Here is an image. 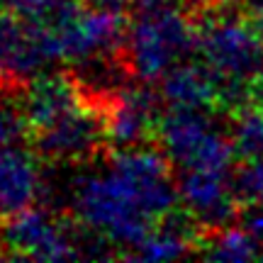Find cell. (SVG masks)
<instances>
[{
	"label": "cell",
	"mask_w": 263,
	"mask_h": 263,
	"mask_svg": "<svg viewBox=\"0 0 263 263\" xmlns=\"http://www.w3.org/2000/svg\"><path fill=\"white\" fill-rule=\"evenodd\" d=\"M239 224L244 227L246 232H251L263 244V200L261 202H251V205H241Z\"/></svg>",
	"instance_id": "17"
},
{
	"label": "cell",
	"mask_w": 263,
	"mask_h": 263,
	"mask_svg": "<svg viewBox=\"0 0 263 263\" xmlns=\"http://www.w3.org/2000/svg\"><path fill=\"white\" fill-rule=\"evenodd\" d=\"M197 254L210 261H263V244L244 227H224L205 234V246Z\"/></svg>",
	"instance_id": "13"
},
{
	"label": "cell",
	"mask_w": 263,
	"mask_h": 263,
	"mask_svg": "<svg viewBox=\"0 0 263 263\" xmlns=\"http://www.w3.org/2000/svg\"><path fill=\"white\" fill-rule=\"evenodd\" d=\"M232 141L236 149V159L263 156V110L246 105L232 115Z\"/></svg>",
	"instance_id": "15"
},
{
	"label": "cell",
	"mask_w": 263,
	"mask_h": 263,
	"mask_svg": "<svg viewBox=\"0 0 263 263\" xmlns=\"http://www.w3.org/2000/svg\"><path fill=\"white\" fill-rule=\"evenodd\" d=\"M200 5H205L207 10H224L232 8V5H239L241 0H197Z\"/></svg>",
	"instance_id": "21"
},
{
	"label": "cell",
	"mask_w": 263,
	"mask_h": 263,
	"mask_svg": "<svg viewBox=\"0 0 263 263\" xmlns=\"http://www.w3.org/2000/svg\"><path fill=\"white\" fill-rule=\"evenodd\" d=\"M37 156L49 161H85L107 141V103L85 100L42 132L29 134Z\"/></svg>",
	"instance_id": "5"
},
{
	"label": "cell",
	"mask_w": 263,
	"mask_h": 263,
	"mask_svg": "<svg viewBox=\"0 0 263 263\" xmlns=\"http://www.w3.org/2000/svg\"><path fill=\"white\" fill-rule=\"evenodd\" d=\"M161 93L151 90L149 85L139 88H124L107 103V141L117 149L139 146L156 134L159 124Z\"/></svg>",
	"instance_id": "8"
},
{
	"label": "cell",
	"mask_w": 263,
	"mask_h": 263,
	"mask_svg": "<svg viewBox=\"0 0 263 263\" xmlns=\"http://www.w3.org/2000/svg\"><path fill=\"white\" fill-rule=\"evenodd\" d=\"M127 57L139 81H161L171 68L197 49V29L180 10L159 8L139 12L127 29Z\"/></svg>",
	"instance_id": "2"
},
{
	"label": "cell",
	"mask_w": 263,
	"mask_h": 263,
	"mask_svg": "<svg viewBox=\"0 0 263 263\" xmlns=\"http://www.w3.org/2000/svg\"><path fill=\"white\" fill-rule=\"evenodd\" d=\"M3 78H8V76H5V68H3V61H0V81Z\"/></svg>",
	"instance_id": "23"
},
{
	"label": "cell",
	"mask_w": 263,
	"mask_h": 263,
	"mask_svg": "<svg viewBox=\"0 0 263 263\" xmlns=\"http://www.w3.org/2000/svg\"><path fill=\"white\" fill-rule=\"evenodd\" d=\"M232 193L239 205H251L263 200V156L241 159V163L229 173Z\"/></svg>",
	"instance_id": "16"
},
{
	"label": "cell",
	"mask_w": 263,
	"mask_h": 263,
	"mask_svg": "<svg viewBox=\"0 0 263 263\" xmlns=\"http://www.w3.org/2000/svg\"><path fill=\"white\" fill-rule=\"evenodd\" d=\"M251 105L263 110V73L251 81Z\"/></svg>",
	"instance_id": "18"
},
{
	"label": "cell",
	"mask_w": 263,
	"mask_h": 263,
	"mask_svg": "<svg viewBox=\"0 0 263 263\" xmlns=\"http://www.w3.org/2000/svg\"><path fill=\"white\" fill-rule=\"evenodd\" d=\"M161 98L168 107L217 110L219 76L205 61H180L161 78Z\"/></svg>",
	"instance_id": "11"
},
{
	"label": "cell",
	"mask_w": 263,
	"mask_h": 263,
	"mask_svg": "<svg viewBox=\"0 0 263 263\" xmlns=\"http://www.w3.org/2000/svg\"><path fill=\"white\" fill-rule=\"evenodd\" d=\"M215 129V120L205 112V107H168L156 124L154 139L176 166L188 168Z\"/></svg>",
	"instance_id": "10"
},
{
	"label": "cell",
	"mask_w": 263,
	"mask_h": 263,
	"mask_svg": "<svg viewBox=\"0 0 263 263\" xmlns=\"http://www.w3.org/2000/svg\"><path fill=\"white\" fill-rule=\"evenodd\" d=\"M42 193V173L37 161L25 149L5 146L0 149V212L10 215L34 205Z\"/></svg>",
	"instance_id": "12"
},
{
	"label": "cell",
	"mask_w": 263,
	"mask_h": 263,
	"mask_svg": "<svg viewBox=\"0 0 263 263\" xmlns=\"http://www.w3.org/2000/svg\"><path fill=\"white\" fill-rule=\"evenodd\" d=\"M73 215L83 227L107 236L112 246H122L120 258L154 229L146 212L139 207L127 180L110 166L103 173H85L73 180Z\"/></svg>",
	"instance_id": "1"
},
{
	"label": "cell",
	"mask_w": 263,
	"mask_h": 263,
	"mask_svg": "<svg viewBox=\"0 0 263 263\" xmlns=\"http://www.w3.org/2000/svg\"><path fill=\"white\" fill-rule=\"evenodd\" d=\"M127 20L122 10L83 8L81 15L68 25L57 29L61 39L64 61H88L95 57H107L127 39Z\"/></svg>",
	"instance_id": "7"
},
{
	"label": "cell",
	"mask_w": 263,
	"mask_h": 263,
	"mask_svg": "<svg viewBox=\"0 0 263 263\" xmlns=\"http://www.w3.org/2000/svg\"><path fill=\"white\" fill-rule=\"evenodd\" d=\"M197 29V54L215 73L251 83L263 73V37L254 22L239 17H205Z\"/></svg>",
	"instance_id": "3"
},
{
	"label": "cell",
	"mask_w": 263,
	"mask_h": 263,
	"mask_svg": "<svg viewBox=\"0 0 263 263\" xmlns=\"http://www.w3.org/2000/svg\"><path fill=\"white\" fill-rule=\"evenodd\" d=\"M85 5H90V8H105V10H124L127 3L132 0H83Z\"/></svg>",
	"instance_id": "20"
},
{
	"label": "cell",
	"mask_w": 263,
	"mask_h": 263,
	"mask_svg": "<svg viewBox=\"0 0 263 263\" xmlns=\"http://www.w3.org/2000/svg\"><path fill=\"white\" fill-rule=\"evenodd\" d=\"M188 254H195V241H190L188 236L178 234L168 227L156 224L132 249L127 258H134V261H171V258H180V256Z\"/></svg>",
	"instance_id": "14"
},
{
	"label": "cell",
	"mask_w": 263,
	"mask_h": 263,
	"mask_svg": "<svg viewBox=\"0 0 263 263\" xmlns=\"http://www.w3.org/2000/svg\"><path fill=\"white\" fill-rule=\"evenodd\" d=\"M88 98L83 95L81 85L73 78L64 73L54 76H37L25 85V98H22V115L27 120L29 134L42 132L61 120L64 115L83 105ZM29 139V137H27Z\"/></svg>",
	"instance_id": "9"
},
{
	"label": "cell",
	"mask_w": 263,
	"mask_h": 263,
	"mask_svg": "<svg viewBox=\"0 0 263 263\" xmlns=\"http://www.w3.org/2000/svg\"><path fill=\"white\" fill-rule=\"evenodd\" d=\"M171 0H132V5L137 8V12H151V10L166 8Z\"/></svg>",
	"instance_id": "19"
},
{
	"label": "cell",
	"mask_w": 263,
	"mask_h": 263,
	"mask_svg": "<svg viewBox=\"0 0 263 263\" xmlns=\"http://www.w3.org/2000/svg\"><path fill=\"white\" fill-rule=\"evenodd\" d=\"M0 246L8 258L68 261L81 258V229L54 219L47 210L25 207L5 215L0 224Z\"/></svg>",
	"instance_id": "4"
},
{
	"label": "cell",
	"mask_w": 263,
	"mask_h": 263,
	"mask_svg": "<svg viewBox=\"0 0 263 263\" xmlns=\"http://www.w3.org/2000/svg\"><path fill=\"white\" fill-rule=\"evenodd\" d=\"M246 3H249V10H251V20L263 22V0H246Z\"/></svg>",
	"instance_id": "22"
},
{
	"label": "cell",
	"mask_w": 263,
	"mask_h": 263,
	"mask_svg": "<svg viewBox=\"0 0 263 263\" xmlns=\"http://www.w3.org/2000/svg\"><path fill=\"white\" fill-rule=\"evenodd\" d=\"M178 193L183 207L195 215L205 234L224 229L239 219L241 205L232 193L229 171L183 168L178 176Z\"/></svg>",
	"instance_id": "6"
}]
</instances>
